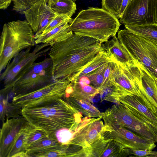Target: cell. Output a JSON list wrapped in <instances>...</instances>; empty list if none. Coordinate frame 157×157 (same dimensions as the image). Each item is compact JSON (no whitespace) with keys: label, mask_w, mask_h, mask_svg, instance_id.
Segmentation results:
<instances>
[{"label":"cell","mask_w":157,"mask_h":157,"mask_svg":"<svg viewBox=\"0 0 157 157\" xmlns=\"http://www.w3.org/2000/svg\"><path fill=\"white\" fill-rule=\"evenodd\" d=\"M48 136L49 134L47 132L39 128L29 137L26 144V150L28 147L38 142Z\"/></svg>","instance_id":"31"},{"label":"cell","mask_w":157,"mask_h":157,"mask_svg":"<svg viewBox=\"0 0 157 157\" xmlns=\"http://www.w3.org/2000/svg\"><path fill=\"white\" fill-rule=\"evenodd\" d=\"M68 148V146L62 144L58 140L54 134H49L48 136L40 141L28 147L25 152L29 157H34L36 154L55 149H64L67 153Z\"/></svg>","instance_id":"21"},{"label":"cell","mask_w":157,"mask_h":157,"mask_svg":"<svg viewBox=\"0 0 157 157\" xmlns=\"http://www.w3.org/2000/svg\"><path fill=\"white\" fill-rule=\"evenodd\" d=\"M52 67L50 57L35 62L15 81L11 93L14 97L33 91L53 81Z\"/></svg>","instance_id":"9"},{"label":"cell","mask_w":157,"mask_h":157,"mask_svg":"<svg viewBox=\"0 0 157 157\" xmlns=\"http://www.w3.org/2000/svg\"><path fill=\"white\" fill-rule=\"evenodd\" d=\"M142 84L144 93L140 100L157 115V81L143 65Z\"/></svg>","instance_id":"19"},{"label":"cell","mask_w":157,"mask_h":157,"mask_svg":"<svg viewBox=\"0 0 157 157\" xmlns=\"http://www.w3.org/2000/svg\"><path fill=\"white\" fill-rule=\"evenodd\" d=\"M59 0H47L48 5L51 3H54L58 2Z\"/></svg>","instance_id":"39"},{"label":"cell","mask_w":157,"mask_h":157,"mask_svg":"<svg viewBox=\"0 0 157 157\" xmlns=\"http://www.w3.org/2000/svg\"><path fill=\"white\" fill-rule=\"evenodd\" d=\"M105 122L110 125L129 129L142 137L157 142V132L151 126L132 113L121 103L113 105L104 112Z\"/></svg>","instance_id":"7"},{"label":"cell","mask_w":157,"mask_h":157,"mask_svg":"<svg viewBox=\"0 0 157 157\" xmlns=\"http://www.w3.org/2000/svg\"><path fill=\"white\" fill-rule=\"evenodd\" d=\"M102 118L88 117L82 124L69 148L75 156L81 157L84 149L101 137L104 125Z\"/></svg>","instance_id":"11"},{"label":"cell","mask_w":157,"mask_h":157,"mask_svg":"<svg viewBox=\"0 0 157 157\" xmlns=\"http://www.w3.org/2000/svg\"><path fill=\"white\" fill-rule=\"evenodd\" d=\"M34 157H67V153L66 150L64 149H55L42 153L36 154Z\"/></svg>","instance_id":"35"},{"label":"cell","mask_w":157,"mask_h":157,"mask_svg":"<svg viewBox=\"0 0 157 157\" xmlns=\"http://www.w3.org/2000/svg\"><path fill=\"white\" fill-rule=\"evenodd\" d=\"M117 37L130 55L157 81V46L126 29L118 32Z\"/></svg>","instance_id":"5"},{"label":"cell","mask_w":157,"mask_h":157,"mask_svg":"<svg viewBox=\"0 0 157 157\" xmlns=\"http://www.w3.org/2000/svg\"><path fill=\"white\" fill-rule=\"evenodd\" d=\"M110 61H111L108 55L102 49L82 70L75 75L70 81V82L75 81L80 77L86 76L90 73Z\"/></svg>","instance_id":"24"},{"label":"cell","mask_w":157,"mask_h":157,"mask_svg":"<svg viewBox=\"0 0 157 157\" xmlns=\"http://www.w3.org/2000/svg\"><path fill=\"white\" fill-rule=\"evenodd\" d=\"M73 0V1H76L77 0Z\"/></svg>","instance_id":"42"},{"label":"cell","mask_w":157,"mask_h":157,"mask_svg":"<svg viewBox=\"0 0 157 157\" xmlns=\"http://www.w3.org/2000/svg\"><path fill=\"white\" fill-rule=\"evenodd\" d=\"M125 29L157 46V24L125 25Z\"/></svg>","instance_id":"25"},{"label":"cell","mask_w":157,"mask_h":157,"mask_svg":"<svg viewBox=\"0 0 157 157\" xmlns=\"http://www.w3.org/2000/svg\"><path fill=\"white\" fill-rule=\"evenodd\" d=\"M72 20L71 17H70L67 15L58 14L43 29L40 34L46 33L65 23H69Z\"/></svg>","instance_id":"30"},{"label":"cell","mask_w":157,"mask_h":157,"mask_svg":"<svg viewBox=\"0 0 157 157\" xmlns=\"http://www.w3.org/2000/svg\"><path fill=\"white\" fill-rule=\"evenodd\" d=\"M132 0H123L120 12V19L126 7Z\"/></svg>","instance_id":"36"},{"label":"cell","mask_w":157,"mask_h":157,"mask_svg":"<svg viewBox=\"0 0 157 157\" xmlns=\"http://www.w3.org/2000/svg\"><path fill=\"white\" fill-rule=\"evenodd\" d=\"M71 82L72 90L69 94L64 95V97H71L91 102L92 99L99 93V90L92 85L82 84L78 81Z\"/></svg>","instance_id":"23"},{"label":"cell","mask_w":157,"mask_h":157,"mask_svg":"<svg viewBox=\"0 0 157 157\" xmlns=\"http://www.w3.org/2000/svg\"><path fill=\"white\" fill-rule=\"evenodd\" d=\"M22 116L31 124L48 134L62 129H75L83 120V114L60 98L42 106L21 109Z\"/></svg>","instance_id":"2"},{"label":"cell","mask_w":157,"mask_h":157,"mask_svg":"<svg viewBox=\"0 0 157 157\" xmlns=\"http://www.w3.org/2000/svg\"><path fill=\"white\" fill-rule=\"evenodd\" d=\"M123 147L117 141L101 137L83 150L85 157H119L127 156Z\"/></svg>","instance_id":"16"},{"label":"cell","mask_w":157,"mask_h":157,"mask_svg":"<svg viewBox=\"0 0 157 157\" xmlns=\"http://www.w3.org/2000/svg\"><path fill=\"white\" fill-rule=\"evenodd\" d=\"M154 18L155 24H157V0H154Z\"/></svg>","instance_id":"38"},{"label":"cell","mask_w":157,"mask_h":157,"mask_svg":"<svg viewBox=\"0 0 157 157\" xmlns=\"http://www.w3.org/2000/svg\"><path fill=\"white\" fill-rule=\"evenodd\" d=\"M102 47L113 62L125 64L138 61L130 55L116 35L102 43Z\"/></svg>","instance_id":"18"},{"label":"cell","mask_w":157,"mask_h":157,"mask_svg":"<svg viewBox=\"0 0 157 157\" xmlns=\"http://www.w3.org/2000/svg\"><path fill=\"white\" fill-rule=\"evenodd\" d=\"M12 0H0V9L5 10L10 5Z\"/></svg>","instance_id":"37"},{"label":"cell","mask_w":157,"mask_h":157,"mask_svg":"<svg viewBox=\"0 0 157 157\" xmlns=\"http://www.w3.org/2000/svg\"><path fill=\"white\" fill-rule=\"evenodd\" d=\"M27 121L22 116L7 119L3 123L0 130V157H9L21 131Z\"/></svg>","instance_id":"15"},{"label":"cell","mask_w":157,"mask_h":157,"mask_svg":"<svg viewBox=\"0 0 157 157\" xmlns=\"http://www.w3.org/2000/svg\"><path fill=\"white\" fill-rule=\"evenodd\" d=\"M108 63L101 66L86 75L89 78L92 85L98 90L99 91L103 83L104 71Z\"/></svg>","instance_id":"28"},{"label":"cell","mask_w":157,"mask_h":157,"mask_svg":"<svg viewBox=\"0 0 157 157\" xmlns=\"http://www.w3.org/2000/svg\"><path fill=\"white\" fill-rule=\"evenodd\" d=\"M12 1L13 3V10L22 14L25 11L33 4L31 0H12Z\"/></svg>","instance_id":"34"},{"label":"cell","mask_w":157,"mask_h":157,"mask_svg":"<svg viewBox=\"0 0 157 157\" xmlns=\"http://www.w3.org/2000/svg\"><path fill=\"white\" fill-rule=\"evenodd\" d=\"M34 33L26 20L5 23L0 39V72L22 51L36 45Z\"/></svg>","instance_id":"4"},{"label":"cell","mask_w":157,"mask_h":157,"mask_svg":"<svg viewBox=\"0 0 157 157\" xmlns=\"http://www.w3.org/2000/svg\"><path fill=\"white\" fill-rule=\"evenodd\" d=\"M87 117H84V118H83V121L82 122H82H83V121L85 119V118ZM81 123V124H82ZM68 149L67 150V156L68 157H74L71 154V153L69 152L68 150Z\"/></svg>","instance_id":"40"},{"label":"cell","mask_w":157,"mask_h":157,"mask_svg":"<svg viewBox=\"0 0 157 157\" xmlns=\"http://www.w3.org/2000/svg\"><path fill=\"white\" fill-rule=\"evenodd\" d=\"M124 25L155 24L154 0H132L120 18Z\"/></svg>","instance_id":"13"},{"label":"cell","mask_w":157,"mask_h":157,"mask_svg":"<svg viewBox=\"0 0 157 157\" xmlns=\"http://www.w3.org/2000/svg\"><path fill=\"white\" fill-rule=\"evenodd\" d=\"M39 128L27 121L22 128L19 136L10 153L9 157H15L17 155L25 152L26 144L31 135Z\"/></svg>","instance_id":"26"},{"label":"cell","mask_w":157,"mask_h":157,"mask_svg":"<svg viewBox=\"0 0 157 157\" xmlns=\"http://www.w3.org/2000/svg\"><path fill=\"white\" fill-rule=\"evenodd\" d=\"M73 33L70 24L66 22L46 33L35 36L36 44L46 43L51 47L67 39Z\"/></svg>","instance_id":"20"},{"label":"cell","mask_w":157,"mask_h":157,"mask_svg":"<svg viewBox=\"0 0 157 157\" xmlns=\"http://www.w3.org/2000/svg\"><path fill=\"white\" fill-rule=\"evenodd\" d=\"M69 24L73 33L95 39L102 44L116 35L121 25L114 15L94 7L80 11Z\"/></svg>","instance_id":"3"},{"label":"cell","mask_w":157,"mask_h":157,"mask_svg":"<svg viewBox=\"0 0 157 157\" xmlns=\"http://www.w3.org/2000/svg\"><path fill=\"white\" fill-rule=\"evenodd\" d=\"M118 103H121L130 111L137 115L144 122L157 132V115L151 110L137 96L128 95L119 97Z\"/></svg>","instance_id":"17"},{"label":"cell","mask_w":157,"mask_h":157,"mask_svg":"<svg viewBox=\"0 0 157 157\" xmlns=\"http://www.w3.org/2000/svg\"><path fill=\"white\" fill-rule=\"evenodd\" d=\"M51 48L48 44H36L32 51V48H29L15 56L0 73V81H2L4 85L1 91L7 93L10 91L15 81L36 60L48 52Z\"/></svg>","instance_id":"8"},{"label":"cell","mask_w":157,"mask_h":157,"mask_svg":"<svg viewBox=\"0 0 157 157\" xmlns=\"http://www.w3.org/2000/svg\"><path fill=\"white\" fill-rule=\"evenodd\" d=\"M70 82L68 80H54L33 91L15 96L12 103L21 109L45 105L64 97Z\"/></svg>","instance_id":"10"},{"label":"cell","mask_w":157,"mask_h":157,"mask_svg":"<svg viewBox=\"0 0 157 157\" xmlns=\"http://www.w3.org/2000/svg\"><path fill=\"white\" fill-rule=\"evenodd\" d=\"M101 136L105 139L117 141L124 148L152 150L156 146L155 143L145 139L121 126L104 124Z\"/></svg>","instance_id":"12"},{"label":"cell","mask_w":157,"mask_h":157,"mask_svg":"<svg viewBox=\"0 0 157 157\" xmlns=\"http://www.w3.org/2000/svg\"><path fill=\"white\" fill-rule=\"evenodd\" d=\"M102 44L95 39L73 33L52 45L48 55L52 62L54 80L70 81L102 50Z\"/></svg>","instance_id":"1"},{"label":"cell","mask_w":157,"mask_h":157,"mask_svg":"<svg viewBox=\"0 0 157 157\" xmlns=\"http://www.w3.org/2000/svg\"><path fill=\"white\" fill-rule=\"evenodd\" d=\"M125 152L127 155L142 157H157V151L152 150L131 149L126 148Z\"/></svg>","instance_id":"33"},{"label":"cell","mask_w":157,"mask_h":157,"mask_svg":"<svg viewBox=\"0 0 157 157\" xmlns=\"http://www.w3.org/2000/svg\"><path fill=\"white\" fill-rule=\"evenodd\" d=\"M23 14L35 36L40 34L58 14L48 5L47 0H40L33 4Z\"/></svg>","instance_id":"14"},{"label":"cell","mask_w":157,"mask_h":157,"mask_svg":"<svg viewBox=\"0 0 157 157\" xmlns=\"http://www.w3.org/2000/svg\"><path fill=\"white\" fill-rule=\"evenodd\" d=\"M39 0H31L33 4L36 2H37V1H38Z\"/></svg>","instance_id":"41"},{"label":"cell","mask_w":157,"mask_h":157,"mask_svg":"<svg viewBox=\"0 0 157 157\" xmlns=\"http://www.w3.org/2000/svg\"><path fill=\"white\" fill-rule=\"evenodd\" d=\"M64 98L69 104L81 113L85 117L91 118H102V113L93 105L91 102L71 97Z\"/></svg>","instance_id":"22"},{"label":"cell","mask_w":157,"mask_h":157,"mask_svg":"<svg viewBox=\"0 0 157 157\" xmlns=\"http://www.w3.org/2000/svg\"><path fill=\"white\" fill-rule=\"evenodd\" d=\"M123 0H102V8L120 19V12Z\"/></svg>","instance_id":"29"},{"label":"cell","mask_w":157,"mask_h":157,"mask_svg":"<svg viewBox=\"0 0 157 157\" xmlns=\"http://www.w3.org/2000/svg\"><path fill=\"white\" fill-rule=\"evenodd\" d=\"M48 5L57 14L67 15L70 17L76 10V4L73 0H59Z\"/></svg>","instance_id":"27"},{"label":"cell","mask_w":157,"mask_h":157,"mask_svg":"<svg viewBox=\"0 0 157 157\" xmlns=\"http://www.w3.org/2000/svg\"><path fill=\"white\" fill-rule=\"evenodd\" d=\"M142 66L138 61L125 64L113 62L112 85L118 98L128 95L142 98Z\"/></svg>","instance_id":"6"},{"label":"cell","mask_w":157,"mask_h":157,"mask_svg":"<svg viewBox=\"0 0 157 157\" xmlns=\"http://www.w3.org/2000/svg\"><path fill=\"white\" fill-rule=\"evenodd\" d=\"M113 62L110 61L106 65L104 75V80L99 92L102 90L113 86Z\"/></svg>","instance_id":"32"}]
</instances>
